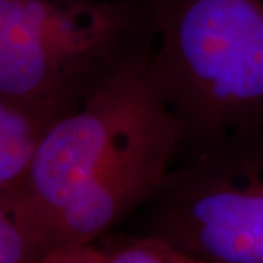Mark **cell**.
Returning <instances> with one entry per match:
<instances>
[{
	"label": "cell",
	"mask_w": 263,
	"mask_h": 263,
	"mask_svg": "<svg viewBox=\"0 0 263 263\" xmlns=\"http://www.w3.org/2000/svg\"><path fill=\"white\" fill-rule=\"evenodd\" d=\"M151 54L57 120L38 146L22 190L56 249L103 238L173 168L183 130L151 81Z\"/></svg>",
	"instance_id": "6da1fadb"
},
{
	"label": "cell",
	"mask_w": 263,
	"mask_h": 263,
	"mask_svg": "<svg viewBox=\"0 0 263 263\" xmlns=\"http://www.w3.org/2000/svg\"><path fill=\"white\" fill-rule=\"evenodd\" d=\"M148 73L190 149L263 124V0H151Z\"/></svg>",
	"instance_id": "7a4b0ae2"
},
{
	"label": "cell",
	"mask_w": 263,
	"mask_h": 263,
	"mask_svg": "<svg viewBox=\"0 0 263 263\" xmlns=\"http://www.w3.org/2000/svg\"><path fill=\"white\" fill-rule=\"evenodd\" d=\"M154 44L151 0H0V95L73 113Z\"/></svg>",
	"instance_id": "3957f363"
},
{
	"label": "cell",
	"mask_w": 263,
	"mask_h": 263,
	"mask_svg": "<svg viewBox=\"0 0 263 263\" xmlns=\"http://www.w3.org/2000/svg\"><path fill=\"white\" fill-rule=\"evenodd\" d=\"M141 209L142 235L203 263H263V124L193 148Z\"/></svg>",
	"instance_id": "277c9868"
},
{
	"label": "cell",
	"mask_w": 263,
	"mask_h": 263,
	"mask_svg": "<svg viewBox=\"0 0 263 263\" xmlns=\"http://www.w3.org/2000/svg\"><path fill=\"white\" fill-rule=\"evenodd\" d=\"M65 110L0 95V192L21 184L47 130Z\"/></svg>",
	"instance_id": "5b68a950"
},
{
	"label": "cell",
	"mask_w": 263,
	"mask_h": 263,
	"mask_svg": "<svg viewBox=\"0 0 263 263\" xmlns=\"http://www.w3.org/2000/svg\"><path fill=\"white\" fill-rule=\"evenodd\" d=\"M54 250L22 190V183L0 192V263H37Z\"/></svg>",
	"instance_id": "8992f818"
},
{
	"label": "cell",
	"mask_w": 263,
	"mask_h": 263,
	"mask_svg": "<svg viewBox=\"0 0 263 263\" xmlns=\"http://www.w3.org/2000/svg\"><path fill=\"white\" fill-rule=\"evenodd\" d=\"M103 263H203L158 237L142 234L104 235L98 240Z\"/></svg>",
	"instance_id": "52a82bcc"
},
{
	"label": "cell",
	"mask_w": 263,
	"mask_h": 263,
	"mask_svg": "<svg viewBox=\"0 0 263 263\" xmlns=\"http://www.w3.org/2000/svg\"><path fill=\"white\" fill-rule=\"evenodd\" d=\"M104 253L98 241L91 245L62 246L43 256L37 263H103Z\"/></svg>",
	"instance_id": "ba28073f"
}]
</instances>
